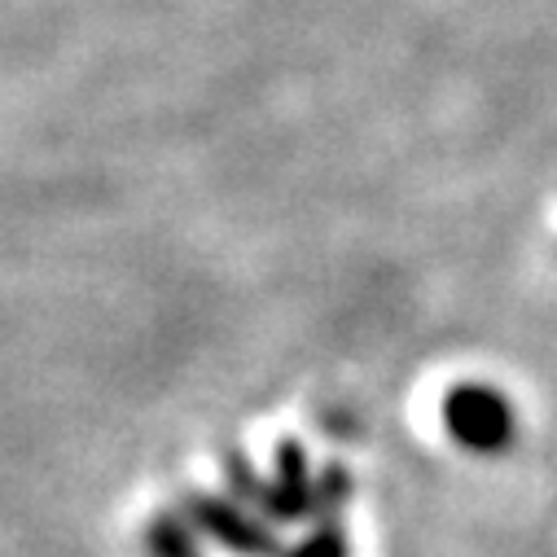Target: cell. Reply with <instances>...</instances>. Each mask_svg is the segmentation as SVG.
<instances>
[{"label":"cell","instance_id":"obj_1","mask_svg":"<svg viewBox=\"0 0 557 557\" xmlns=\"http://www.w3.org/2000/svg\"><path fill=\"white\" fill-rule=\"evenodd\" d=\"M448 426L461 444L492 453V448H505L509 440V408L500 395L483 386H466V391H453L448 399Z\"/></svg>","mask_w":557,"mask_h":557},{"label":"cell","instance_id":"obj_2","mask_svg":"<svg viewBox=\"0 0 557 557\" xmlns=\"http://www.w3.org/2000/svg\"><path fill=\"white\" fill-rule=\"evenodd\" d=\"M259 500H268L272 505V513H282V518H295V513H304V505H308V479H304V457L290 448V453H282V483H276V492H259V487H250Z\"/></svg>","mask_w":557,"mask_h":557},{"label":"cell","instance_id":"obj_3","mask_svg":"<svg viewBox=\"0 0 557 557\" xmlns=\"http://www.w3.org/2000/svg\"><path fill=\"white\" fill-rule=\"evenodd\" d=\"M198 518L215 531V535H224L237 553H263L268 548V540H263V531L255 527V522H246V518H237L233 509H220V505H211V500H198Z\"/></svg>","mask_w":557,"mask_h":557},{"label":"cell","instance_id":"obj_4","mask_svg":"<svg viewBox=\"0 0 557 557\" xmlns=\"http://www.w3.org/2000/svg\"><path fill=\"white\" fill-rule=\"evenodd\" d=\"M299 557H343V540L330 531V535H321V540H312Z\"/></svg>","mask_w":557,"mask_h":557}]
</instances>
